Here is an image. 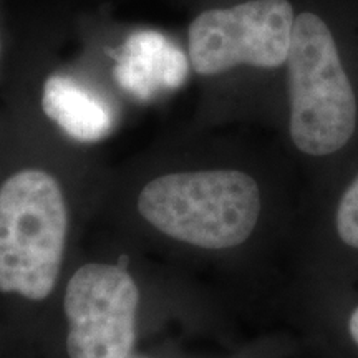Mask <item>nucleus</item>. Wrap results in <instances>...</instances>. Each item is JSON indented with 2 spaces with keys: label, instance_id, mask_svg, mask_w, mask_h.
Masks as SVG:
<instances>
[{
  "label": "nucleus",
  "instance_id": "obj_4",
  "mask_svg": "<svg viewBox=\"0 0 358 358\" xmlns=\"http://www.w3.org/2000/svg\"><path fill=\"white\" fill-rule=\"evenodd\" d=\"M295 13L289 0H248L206 10L189 27V58L199 75L237 65L277 69L287 62Z\"/></svg>",
  "mask_w": 358,
  "mask_h": 358
},
{
  "label": "nucleus",
  "instance_id": "obj_1",
  "mask_svg": "<svg viewBox=\"0 0 358 358\" xmlns=\"http://www.w3.org/2000/svg\"><path fill=\"white\" fill-rule=\"evenodd\" d=\"M141 216L173 239L204 249H229L252 234L261 214L256 179L232 169L164 174L148 182Z\"/></svg>",
  "mask_w": 358,
  "mask_h": 358
},
{
  "label": "nucleus",
  "instance_id": "obj_9",
  "mask_svg": "<svg viewBox=\"0 0 358 358\" xmlns=\"http://www.w3.org/2000/svg\"><path fill=\"white\" fill-rule=\"evenodd\" d=\"M348 332H350V337L353 338V342L358 345V307L352 312L350 320H348Z\"/></svg>",
  "mask_w": 358,
  "mask_h": 358
},
{
  "label": "nucleus",
  "instance_id": "obj_3",
  "mask_svg": "<svg viewBox=\"0 0 358 358\" xmlns=\"http://www.w3.org/2000/svg\"><path fill=\"white\" fill-rule=\"evenodd\" d=\"M66 206L60 185L40 169L15 173L0 187V292L42 301L64 259Z\"/></svg>",
  "mask_w": 358,
  "mask_h": 358
},
{
  "label": "nucleus",
  "instance_id": "obj_7",
  "mask_svg": "<svg viewBox=\"0 0 358 358\" xmlns=\"http://www.w3.org/2000/svg\"><path fill=\"white\" fill-rule=\"evenodd\" d=\"M42 106L45 115L77 141H100L115 127L108 103L64 75L45 82Z\"/></svg>",
  "mask_w": 358,
  "mask_h": 358
},
{
  "label": "nucleus",
  "instance_id": "obj_8",
  "mask_svg": "<svg viewBox=\"0 0 358 358\" xmlns=\"http://www.w3.org/2000/svg\"><path fill=\"white\" fill-rule=\"evenodd\" d=\"M335 226L342 243L358 249V176L353 179L340 199Z\"/></svg>",
  "mask_w": 358,
  "mask_h": 358
},
{
  "label": "nucleus",
  "instance_id": "obj_6",
  "mask_svg": "<svg viewBox=\"0 0 358 358\" xmlns=\"http://www.w3.org/2000/svg\"><path fill=\"white\" fill-rule=\"evenodd\" d=\"M189 73L185 52L155 30L134 32L116 57L115 78L138 100L182 87Z\"/></svg>",
  "mask_w": 358,
  "mask_h": 358
},
{
  "label": "nucleus",
  "instance_id": "obj_5",
  "mask_svg": "<svg viewBox=\"0 0 358 358\" xmlns=\"http://www.w3.org/2000/svg\"><path fill=\"white\" fill-rule=\"evenodd\" d=\"M140 294L123 268L88 264L65 292L70 358H128L134 343Z\"/></svg>",
  "mask_w": 358,
  "mask_h": 358
},
{
  "label": "nucleus",
  "instance_id": "obj_2",
  "mask_svg": "<svg viewBox=\"0 0 358 358\" xmlns=\"http://www.w3.org/2000/svg\"><path fill=\"white\" fill-rule=\"evenodd\" d=\"M285 64L294 145L310 156L337 153L357 129V96L332 29L320 15H295Z\"/></svg>",
  "mask_w": 358,
  "mask_h": 358
}]
</instances>
